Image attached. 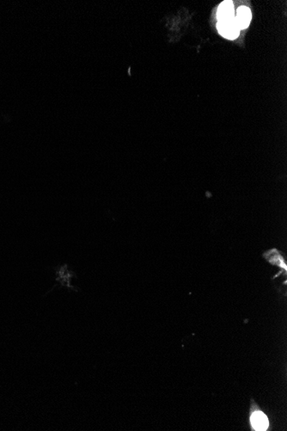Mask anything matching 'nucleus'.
Masks as SVG:
<instances>
[{
	"mask_svg": "<svg viewBox=\"0 0 287 431\" xmlns=\"http://www.w3.org/2000/svg\"><path fill=\"white\" fill-rule=\"evenodd\" d=\"M56 281L61 286L67 288V290L76 291L75 286H73V281L75 277V273L71 270L67 265H60L55 272Z\"/></svg>",
	"mask_w": 287,
	"mask_h": 431,
	"instance_id": "f257e3e1",
	"label": "nucleus"
},
{
	"mask_svg": "<svg viewBox=\"0 0 287 431\" xmlns=\"http://www.w3.org/2000/svg\"><path fill=\"white\" fill-rule=\"evenodd\" d=\"M217 30L222 37L229 40L236 39L240 34L239 28L235 19L217 22Z\"/></svg>",
	"mask_w": 287,
	"mask_h": 431,
	"instance_id": "f03ea898",
	"label": "nucleus"
},
{
	"mask_svg": "<svg viewBox=\"0 0 287 431\" xmlns=\"http://www.w3.org/2000/svg\"><path fill=\"white\" fill-rule=\"evenodd\" d=\"M251 18H252V15H251L249 8L247 6H241L237 9L234 19L241 31V30H245L248 28L250 23Z\"/></svg>",
	"mask_w": 287,
	"mask_h": 431,
	"instance_id": "7ed1b4c3",
	"label": "nucleus"
},
{
	"mask_svg": "<svg viewBox=\"0 0 287 431\" xmlns=\"http://www.w3.org/2000/svg\"><path fill=\"white\" fill-rule=\"evenodd\" d=\"M218 22L230 21L235 18L234 5L232 1H225L221 4L217 13Z\"/></svg>",
	"mask_w": 287,
	"mask_h": 431,
	"instance_id": "20e7f679",
	"label": "nucleus"
},
{
	"mask_svg": "<svg viewBox=\"0 0 287 431\" xmlns=\"http://www.w3.org/2000/svg\"><path fill=\"white\" fill-rule=\"evenodd\" d=\"M250 422L256 430H266L268 428V417L263 412H254L251 415Z\"/></svg>",
	"mask_w": 287,
	"mask_h": 431,
	"instance_id": "39448f33",
	"label": "nucleus"
}]
</instances>
